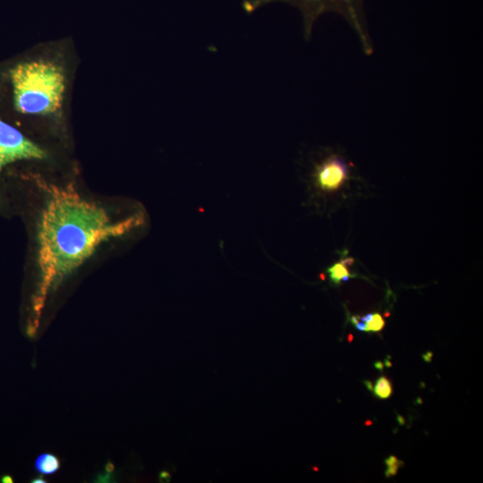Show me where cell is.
I'll use <instances>...</instances> for the list:
<instances>
[{
    "label": "cell",
    "mask_w": 483,
    "mask_h": 483,
    "mask_svg": "<svg viewBox=\"0 0 483 483\" xmlns=\"http://www.w3.org/2000/svg\"><path fill=\"white\" fill-rule=\"evenodd\" d=\"M45 195L37 231L39 283L33 297L39 324L46 300L71 274L76 272L110 240L123 238L146 224L143 212L115 220L98 203L89 201L72 186L39 183Z\"/></svg>",
    "instance_id": "1"
},
{
    "label": "cell",
    "mask_w": 483,
    "mask_h": 483,
    "mask_svg": "<svg viewBox=\"0 0 483 483\" xmlns=\"http://www.w3.org/2000/svg\"><path fill=\"white\" fill-rule=\"evenodd\" d=\"M15 109L24 114L48 115L62 104L64 78L57 64L35 61L10 71Z\"/></svg>",
    "instance_id": "2"
},
{
    "label": "cell",
    "mask_w": 483,
    "mask_h": 483,
    "mask_svg": "<svg viewBox=\"0 0 483 483\" xmlns=\"http://www.w3.org/2000/svg\"><path fill=\"white\" fill-rule=\"evenodd\" d=\"M349 175V168L340 157L335 155L319 157L313 162L308 175L310 202L318 207L322 200L342 188Z\"/></svg>",
    "instance_id": "3"
},
{
    "label": "cell",
    "mask_w": 483,
    "mask_h": 483,
    "mask_svg": "<svg viewBox=\"0 0 483 483\" xmlns=\"http://www.w3.org/2000/svg\"><path fill=\"white\" fill-rule=\"evenodd\" d=\"M46 152L13 126L0 118V172L21 159H42Z\"/></svg>",
    "instance_id": "4"
},
{
    "label": "cell",
    "mask_w": 483,
    "mask_h": 483,
    "mask_svg": "<svg viewBox=\"0 0 483 483\" xmlns=\"http://www.w3.org/2000/svg\"><path fill=\"white\" fill-rule=\"evenodd\" d=\"M273 1H287L299 4L306 12L307 33H310V26H312V23L317 15L329 6L331 7L336 6L341 9H346L353 23L358 24V17L356 14V11H358L356 7H358V0H251V1L245 3V9L247 11H252L261 5Z\"/></svg>",
    "instance_id": "5"
},
{
    "label": "cell",
    "mask_w": 483,
    "mask_h": 483,
    "mask_svg": "<svg viewBox=\"0 0 483 483\" xmlns=\"http://www.w3.org/2000/svg\"><path fill=\"white\" fill-rule=\"evenodd\" d=\"M351 322L360 331L380 332L385 327V321L380 313H369L365 316H353Z\"/></svg>",
    "instance_id": "6"
},
{
    "label": "cell",
    "mask_w": 483,
    "mask_h": 483,
    "mask_svg": "<svg viewBox=\"0 0 483 483\" xmlns=\"http://www.w3.org/2000/svg\"><path fill=\"white\" fill-rule=\"evenodd\" d=\"M60 460L56 455L52 454H42L37 458L35 468L42 475H53L60 469Z\"/></svg>",
    "instance_id": "7"
},
{
    "label": "cell",
    "mask_w": 483,
    "mask_h": 483,
    "mask_svg": "<svg viewBox=\"0 0 483 483\" xmlns=\"http://www.w3.org/2000/svg\"><path fill=\"white\" fill-rule=\"evenodd\" d=\"M328 273L331 281L336 285H340L341 282L349 281L350 278L353 276L346 267V261H341L340 263L334 264L333 266L328 269Z\"/></svg>",
    "instance_id": "8"
},
{
    "label": "cell",
    "mask_w": 483,
    "mask_h": 483,
    "mask_svg": "<svg viewBox=\"0 0 483 483\" xmlns=\"http://www.w3.org/2000/svg\"><path fill=\"white\" fill-rule=\"evenodd\" d=\"M374 395L378 398L385 400L389 398L393 394L392 383L389 378L381 376L378 378L374 389Z\"/></svg>",
    "instance_id": "9"
},
{
    "label": "cell",
    "mask_w": 483,
    "mask_h": 483,
    "mask_svg": "<svg viewBox=\"0 0 483 483\" xmlns=\"http://www.w3.org/2000/svg\"><path fill=\"white\" fill-rule=\"evenodd\" d=\"M385 463L387 466L386 471L387 478H392V477L396 475L398 470L401 468L403 464H404L402 461L398 460V458L394 457V455H390L389 458H387Z\"/></svg>",
    "instance_id": "10"
},
{
    "label": "cell",
    "mask_w": 483,
    "mask_h": 483,
    "mask_svg": "<svg viewBox=\"0 0 483 483\" xmlns=\"http://www.w3.org/2000/svg\"><path fill=\"white\" fill-rule=\"evenodd\" d=\"M112 473H107V475H100L97 477L98 482H112Z\"/></svg>",
    "instance_id": "11"
},
{
    "label": "cell",
    "mask_w": 483,
    "mask_h": 483,
    "mask_svg": "<svg viewBox=\"0 0 483 483\" xmlns=\"http://www.w3.org/2000/svg\"><path fill=\"white\" fill-rule=\"evenodd\" d=\"M105 470L107 473H113L114 471H115V466L109 461V462L106 464Z\"/></svg>",
    "instance_id": "12"
},
{
    "label": "cell",
    "mask_w": 483,
    "mask_h": 483,
    "mask_svg": "<svg viewBox=\"0 0 483 483\" xmlns=\"http://www.w3.org/2000/svg\"><path fill=\"white\" fill-rule=\"evenodd\" d=\"M2 482L12 483V482H13V479H12L11 476H4V477H2Z\"/></svg>",
    "instance_id": "13"
},
{
    "label": "cell",
    "mask_w": 483,
    "mask_h": 483,
    "mask_svg": "<svg viewBox=\"0 0 483 483\" xmlns=\"http://www.w3.org/2000/svg\"><path fill=\"white\" fill-rule=\"evenodd\" d=\"M33 483H46L47 481H45L44 479L42 478V477H38V478L33 479L32 481Z\"/></svg>",
    "instance_id": "14"
},
{
    "label": "cell",
    "mask_w": 483,
    "mask_h": 483,
    "mask_svg": "<svg viewBox=\"0 0 483 483\" xmlns=\"http://www.w3.org/2000/svg\"><path fill=\"white\" fill-rule=\"evenodd\" d=\"M375 367L378 368V370H383V365L381 364V362H376V364H375Z\"/></svg>",
    "instance_id": "15"
}]
</instances>
